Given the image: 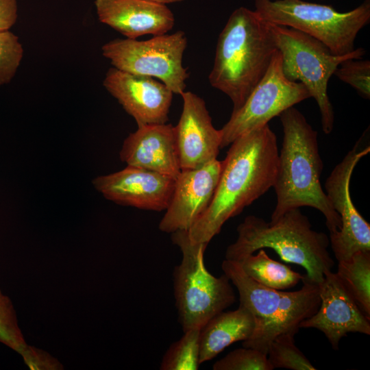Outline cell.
<instances>
[{
  "label": "cell",
  "instance_id": "obj_21",
  "mask_svg": "<svg viewBox=\"0 0 370 370\" xmlns=\"http://www.w3.org/2000/svg\"><path fill=\"white\" fill-rule=\"evenodd\" d=\"M336 273L370 319V251H358L349 259L338 262Z\"/></svg>",
  "mask_w": 370,
  "mask_h": 370
},
{
  "label": "cell",
  "instance_id": "obj_28",
  "mask_svg": "<svg viewBox=\"0 0 370 370\" xmlns=\"http://www.w3.org/2000/svg\"><path fill=\"white\" fill-rule=\"evenodd\" d=\"M25 362L32 369H58V362L45 352L27 346L21 354Z\"/></svg>",
  "mask_w": 370,
  "mask_h": 370
},
{
  "label": "cell",
  "instance_id": "obj_20",
  "mask_svg": "<svg viewBox=\"0 0 370 370\" xmlns=\"http://www.w3.org/2000/svg\"><path fill=\"white\" fill-rule=\"evenodd\" d=\"M238 262L243 271L258 283L267 287L286 290L297 285L305 275L293 271L288 266L272 260L263 249Z\"/></svg>",
  "mask_w": 370,
  "mask_h": 370
},
{
  "label": "cell",
  "instance_id": "obj_11",
  "mask_svg": "<svg viewBox=\"0 0 370 370\" xmlns=\"http://www.w3.org/2000/svg\"><path fill=\"white\" fill-rule=\"evenodd\" d=\"M370 147L360 149L357 143L332 170L325 183V194L341 218V227L330 234V244L338 262L358 251H370V225L354 205L349 190L353 171Z\"/></svg>",
  "mask_w": 370,
  "mask_h": 370
},
{
  "label": "cell",
  "instance_id": "obj_5",
  "mask_svg": "<svg viewBox=\"0 0 370 370\" xmlns=\"http://www.w3.org/2000/svg\"><path fill=\"white\" fill-rule=\"evenodd\" d=\"M221 268L236 286L240 304L252 314L255 328L251 337L243 341L244 347L267 355L271 343L279 336L299 331L301 321L310 317L320 304L319 284L304 278L296 291L267 287L249 278L238 262L225 259Z\"/></svg>",
  "mask_w": 370,
  "mask_h": 370
},
{
  "label": "cell",
  "instance_id": "obj_25",
  "mask_svg": "<svg viewBox=\"0 0 370 370\" xmlns=\"http://www.w3.org/2000/svg\"><path fill=\"white\" fill-rule=\"evenodd\" d=\"M0 342L21 355L27 347L10 298L0 291Z\"/></svg>",
  "mask_w": 370,
  "mask_h": 370
},
{
  "label": "cell",
  "instance_id": "obj_7",
  "mask_svg": "<svg viewBox=\"0 0 370 370\" xmlns=\"http://www.w3.org/2000/svg\"><path fill=\"white\" fill-rule=\"evenodd\" d=\"M267 22L300 31L322 42L336 56L352 52L359 32L370 21V1L345 12L304 0H254Z\"/></svg>",
  "mask_w": 370,
  "mask_h": 370
},
{
  "label": "cell",
  "instance_id": "obj_9",
  "mask_svg": "<svg viewBox=\"0 0 370 370\" xmlns=\"http://www.w3.org/2000/svg\"><path fill=\"white\" fill-rule=\"evenodd\" d=\"M186 47V34L179 30L145 40L116 38L104 44L101 51L114 68L158 79L173 94L181 95L189 77L182 64Z\"/></svg>",
  "mask_w": 370,
  "mask_h": 370
},
{
  "label": "cell",
  "instance_id": "obj_15",
  "mask_svg": "<svg viewBox=\"0 0 370 370\" xmlns=\"http://www.w3.org/2000/svg\"><path fill=\"white\" fill-rule=\"evenodd\" d=\"M175 179L149 170L128 166L92 180L95 188L117 204L138 209L162 211L168 207Z\"/></svg>",
  "mask_w": 370,
  "mask_h": 370
},
{
  "label": "cell",
  "instance_id": "obj_26",
  "mask_svg": "<svg viewBox=\"0 0 370 370\" xmlns=\"http://www.w3.org/2000/svg\"><path fill=\"white\" fill-rule=\"evenodd\" d=\"M18 37L10 30L0 32V86L15 75L23 56Z\"/></svg>",
  "mask_w": 370,
  "mask_h": 370
},
{
  "label": "cell",
  "instance_id": "obj_17",
  "mask_svg": "<svg viewBox=\"0 0 370 370\" xmlns=\"http://www.w3.org/2000/svg\"><path fill=\"white\" fill-rule=\"evenodd\" d=\"M120 159L128 166L176 179L181 171L175 127L171 123L138 126L124 140Z\"/></svg>",
  "mask_w": 370,
  "mask_h": 370
},
{
  "label": "cell",
  "instance_id": "obj_1",
  "mask_svg": "<svg viewBox=\"0 0 370 370\" xmlns=\"http://www.w3.org/2000/svg\"><path fill=\"white\" fill-rule=\"evenodd\" d=\"M278 157L276 136L269 124L235 139L222 161L210 206L188 230L190 241L208 244L228 219L273 187Z\"/></svg>",
  "mask_w": 370,
  "mask_h": 370
},
{
  "label": "cell",
  "instance_id": "obj_8",
  "mask_svg": "<svg viewBox=\"0 0 370 370\" xmlns=\"http://www.w3.org/2000/svg\"><path fill=\"white\" fill-rule=\"evenodd\" d=\"M275 46L281 54L284 76L303 84L319 108L323 132L333 130L334 114L328 94V82L338 65L347 59H360L363 48L336 56L322 42L291 27L269 23Z\"/></svg>",
  "mask_w": 370,
  "mask_h": 370
},
{
  "label": "cell",
  "instance_id": "obj_18",
  "mask_svg": "<svg viewBox=\"0 0 370 370\" xmlns=\"http://www.w3.org/2000/svg\"><path fill=\"white\" fill-rule=\"evenodd\" d=\"M99 20L130 39L166 34L175 16L166 5L145 0H95Z\"/></svg>",
  "mask_w": 370,
  "mask_h": 370
},
{
  "label": "cell",
  "instance_id": "obj_3",
  "mask_svg": "<svg viewBox=\"0 0 370 370\" xmlns=\"http://www.w3.org/2000/svg\"><path fill=\"white\" fill-rule=\"evenodd\" d=\"M278 51L268 22L255 10L235 9L220 33L208 79L240 108L265 75Z\"/></svg>",
  "mask_w": 370,
  "mask_h": 370
},
{
  "label": "cell",
  "instance_id": "obj_14",
  "mask_svg": "<svg viewBox=\"0 0 370 370\" xmlns=\"http://www.w3.org/2000/svg\"><path fill=\"white\" fill-rule=\"evenodd\" d=\"M103 85L138 126L167 123L173 92L162 82L112 67Z\"/></svg>",
  "mask_w": 370,
  "mask_h": 370
},
{
  "label": "cell",
  "instance_id": "obj_23",
  "mask_svg": "<svg viewBox=\"0 0 370 370\" xmlns=\"http://www.w3.org/2000/svg\"><path fill=\"white\" fill-rule=\"evenodd\" d=\"M267 358L273 369L284 368L291 370L317 369L303 352L295 345L294 336L282 334L270 345Z\"/></svg>",
  "mask_w": 370,
  "mask_h": 370
},
{
  "label": "cell",
  "instance_id": "obj_16",
  "mask_svg": "<svg viewBox=\"0 0 370 370\" xmlns=\"http://www.w3.org/2000/svg\"><path fill=\"white\" fill-rule=\"evenodd\" d=\"M181 96L182 112L174 126L180 168L198 169L217 159L221 149V132L214 127L201 97L190 91H184Z\"/></svg>",
  "mask_w": 370,
  "mask_h": 370
},
{
  "label": "cell",
  "instance_id": "obj_29",
  "mask_svg": "<svg viewBox=\"0 0 370 370\" xmlns=\"http://www.w3.org/2000/svg\"><path fill=\"white\" fill-rule=\"evenodd\" d=\"M18 16L16 0H0V32L10 30Z\"/></svg>",
  "mask_w": 370,
  "mask_h": 370
},
{
  "label": "cell",
  "instance_id": "obj_12",
  "mask_svg": "<svg viewBox=\"0 0 370 370\" xmlns=\"http://www.w3.org/2000/svg\"><path fill=\"white\" fill-rule=\"evenodd\" d=\"M319 287V308L301 322L299 328L320 330L336 350L341 338L349 332L370 334V319L362 311L336 273L326 272Z\"/></svg>",
  "mask_w": 370,
  "mask_h": 370
},
{
  "label": "cell",
  "instance_id": "obj_24",
  "mask_svg": "<svg viewBox=\"0 0 370 370\" xmlns=\"http://www.w3.org/2000/svg\"><path fill=\"white\" fill-rule=\"evenodd\" d=\"M213 370H272L267 355L250 347L234 349L217 361Z\"/></svg>",
  "mask_w": 370,
  "mask_h": 370
},
{
  "label": "cell",
  "instance_id": "obj_6",
  "mask_svg": "<svg viewBox=\"0 0 370 370\" xmlns=\"http://www.w3.org/2000/svg\"><path fill=\"white\" fill-rule=\"evenodd\" d=\"M171 241L181 250V263L174 268L173 291L178 321L183 332L201 329L212 317L236 301L228 277L211 274L205 267L207 243H193L188 230L171 233Z\"/></svg>",
  "mask_w": 370,
  "mask_h": 370
},
{
  "label": "cell",
  "instance_id": "obj_13",
  "mask_svg": "<svg viewBox=\"0 0 370 370\" xmlns=\"http://www.w3.org/2000/svg\"><path fill=\"white\" fill-rule=\"evenodd\" d=\"M215 159L195 169L181 170L159 230L166 233L188 230L210 206L222 170Z\"/></svg>",
  "mask_w": 370,
  "mask_h": 370
},
{
  "label": "cell",
  "instance_id": "obj_19",
  "mask_svg": "<svg viewBox=\"0 0 370 370\" xmlns=\"http://www.w3.org/2000/svg\"><path fill=\"white\" fill-rule=\"evenodd\" d=\"M254 328L252 314L241 304L236 310L218 313L199 330V363L212 360L235 342L249 339Z\"/></svg>",
  "mask_w": 370,
  "mask_h": 370
},
{
  "label": "cell",
  "instance_id": "obj_10",
  "mask_svg": "<svg viewBox=\"0 0 370 370\" xmlns=\"http://www.w3.org/2000/svg\"><path fill=\"white\" fill-rule=\"evenodd\" d=\"M282 63L278 50L265 75L220 130L221 148L230 145L243 134L267 125L284 110L310 97L303 84L290 81L284 76Z\"/></svg>",
  "mask_w": 370,
  "mask_h": 370
},
{
  "label": "cell",
  "instance_id": "obj_27",
  "mask_svg": "<svg viewBox=\"0 0 370 370\" xmlns=\"http://www.w3.org/2000/svg\"><path fill=\"white\" fill-rule=\"evenodd\" d=\"M340 80L355 88L365 99L370 97V62L347 59L334 73Z\"/></svg>",
  "mask_w": 370,
  "mask_h": 370
},
{
  "label": "cell",
  "instance_id": "obj_4",
  "mask_svg": "<svg viewBox=\"0 0 370 370\" xmlns=\"http://www.w3.org/2000/svg\"><path fill=\"white\" fill-rule=\"evenodd\" d=\"M238 237L225 251V259L239 262L256 251L271 248L286 262L306 270L308 281L321 284L334 262L328 251L330 239L312 229L308 218L299 208L286 211L275 221L249 215L237 228Z\"/></svg>",
  "mask_w": 370,
  "mask_h": 370
},
{
  "label": "cell",
  "instance_id": "obj_30",
  "mask_svg": "<svg viewBox=\"0 0 370 370\" xmlns=\"http://www.w3.org/2000/svg\"><path fill=\"white\" fill-rule=\"evenodd\" d=\"M145 1L166 5V4L178 3L184 0H145Z\"/></svg>",
  "mask_w": 370,
  "mask_h": 370
},
{
  "label": "cell",
  "instance_id": "obj_22",
  "mask_svg": "<svg viewBox=\"0 0 370 370\" xmlns=\"http://www.w3.org/2000/svg\"><path fill=\"white\" fill-rule=\"evenodd\" d=\"M199 330L191 329L173 343L164 354L161 370H197L199 363Z\"/></svg>",
  "mask_w": 370,
  "mask_h": 370
},
{
  "label": "cell",
  "instance_id": "obj_2",
  "mask_svg": "<svg viewBox=\"0 0 370 370\" xmlns=\"http://www.w3.org/2000/svg\"><path fill=\"white\" fill-rule=\"evenodd\" d=\"M283 140L273 184L277 203L271 217L275 221L286 211L309 206L320 211L330 234L341 227V218L320 182L323 170L317 132L294 106L279 115Z\"/></svg>",
  "mask_w": 370,
  "mask_h": 370
},
{
  "label": "cell",
  "instance_id": "obj_31",
  "mask_svg": "<svg viewBox=\"0 0 370 370\" xmlns=\"http://www.w3.org/2000/svg\"><path fill=\"white\" fill-rule=\"evenodd\" d=\"M321 1H324V0H321Z\"/></svg>",
  "mask_w": 370,
  "mask_h": 370
}]
</instances>
